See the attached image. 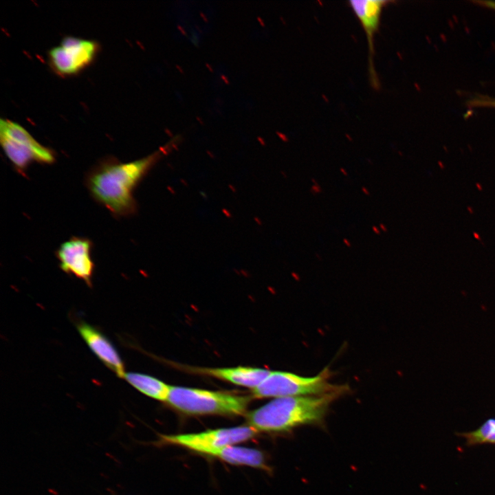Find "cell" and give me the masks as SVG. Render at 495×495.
Returning a JSON list of instances; mask_svg holds the SVG:
<instances>
[{
  "label": "cell",
  "instance_id": "cell-10",
  "mask_svg": "<svg viewBox=\"0 0 495 495\" xmlns=\"http://www.w3.org/2000/svg\"><path fill=\"white\" fill-rule=\"evenodd\" d=\"M348 3L365 32L370 56V72L371 76H374L375 79L376 76L374 75V68L372 63L375 50L374 38L379 30L382 11L390 1L386 0H351Z\"/></svg>",
  "mask_w": 495,
  "mask_h": 495
},
{
  "label": "cell",
  "instance_id": "cell-11",
  "mask_svg": "<svg viewBox=\"0 0 495 495\" xmlns=\"http://www.w3.org/2000/svg\"><path fill=\"white\" fill-rule=\"evenodd\" d=\"M195 373L214 377L232 384L254 389L269 375L270 371L250 366L232 368H191Z\"/></svg>",
  "mask_w": 495,
  "mask_h": 495
},
{
  "label": "cell",
  "instance_id": "cell-20",
  "mask_svg": "<svg viewBox=\"0 0 495 495\" xmlns=\"http://www.w3.org/2000/svg\"><path fill=\"white\" fill-rule=\"evenodd\" d=\"M361 190H362V192L364 195H370L369 190H368L366 187L362 186V188H361Z\"/></svg>",
  "mask_w": 495,
  "mask_h": 495
},
{
  "label": "cell",
  "instance_id": "cell-14",
  "mask_svg": "<svg viewBox=\"0 0 495 495\" xmlns=\"http://www.w3.org/2000/svg\"><path fill=\"white\" fill-rule=\"evenodd\" d=\"M458 435L465 439L468 446L483 443L495 444V419L490 418L476 430L462 432Z\"/></svg>",
  "mask_w": 495,
  "mask_h": 495
},
{
  "label": "cell",
  "instance_id": "cell-12",
  "mask_svg": "<svg viewBox=\"0 0 495 495\" xmlns=\"http://www.w3.org/2000/svg\"><path fill=\"white\" fill-rule=\"evenodd\" d=\"M204 454L219 458L232 465L268 469L264 454L255 448L229 446L207 450Z\"/></svg>",
  "mask_w": 495,
  "mask_h": 495
},
{
  "label": "cell",
  "instance_id": "cell-6",
  "mask_svg": "<svg viewBox=\"0 0 495 495\" xmlns=\"http://www.w3.org/2000/svg\"><path fill=\"white\" fill-rule=\"evenodd\" d=\"M256 432L257 431L250 426H240L208 430L197 433L160 434L157 444L179 446L204 454L209 450L248 441L253 438Z\"/></svg>",
  "mask_w": 495,
  "mask_h": 495
},
{
  "label": "cell",
  "instance_id": "cell-22",
  "mask_svg": "<svg viewBox=\"0 0 495 495\" xmlns=\"http://www.w3.org/2000/svg\"><path fill=\"white\" fill-rule=\"evenodd\" d=\"M311 182H312V184H318V182H317V180H316V179H314V178H312V179H311Z\"/></svg>",
  "mask_w": 495,
  "mask_h": 495
},
{
  "label": "cell",
  "instance_id": "cell-21",
  "mask_svg": "<svg viewBox=\"0 0 495 495\" xmlns=\"http://www.w3.org/2000/svg\"><path fill=\"white\" fill-rule=\"evenodd\" d=\"M340 171L343 175H344V176L348 175L347 171L344 168H340Z\"/></svg>",
  "mask_w": 495,
  "mask_h": 495
},
{
  "label": "cell",
  "instance_id": "cell-23",
  "mask_svg": "<svg viewBox=\"0 0 495 495\" xmlns=\"http://www.w3.org/2000/svg\"><path fill=\"white\" fill-rule=\"evenodd\" d=\"M316 258H317L318 259H320H320L322 258L320 254H319L318 253H316Z\"/></svg>",
  "mask_w": 495,
  "mask_h": 495
},
{
  "label": "cell",
  "instance_id": "cell-3",
  "mask_svg": "<svg viewBox=\"0 0 495 495\" xmlns=\"http://www.w3.org/2000/svg\"><path fill=\"white\" fill-rule=\"evenodd\" d=\"M251 401L248 396L221 391L170 386L166 402L177 410L190 415H239Z\"/></svg>",
  "mask_w": 495,
  "mask_h": 495
},
{
  "label": "cell",
  "instance_id": "cell-17",
  "mask_svg": "<svg viewBox=\"0 0 495 495\" xmlns=\"http://www.w3.org/2000/svg\"><path fill=\"white\" fill-rule=\"evenodd\" d=\"M372 230L375 234H380L381 232L380 229L376 226H372Z\"/></svg>",
  "mask_w": 495,
  "mask_h": 495
},
{
  "label": "cell",
  "instance_id": "cell-5",
  "mask_svg": "<svg viewBox=\"0 0 495 495\" xmlns=\"http://www.w3.org/2000/svg\"><path fill=\"white\" fill-rule=\"evenodd\" d=\"M0 143L14 169L26 175L32 163L52 164L56 161L53 150L39 143L19 124L8 120H0Z\"/></svg>",
  "mask_w": 495,
  "mask_h": 495
},
{
  "label": "cell",
  "instance_id": "cell-13",
  "mask_svg": "<svg viewBox=\"0 0 495 495\" xmlns=\"http://www.w3.org/2000/svg\"><path fill=\"white\" fill-rule=\"evenodd\" d=\"M124 379L138 391L153 399L166 402L170 386L162 381L142 373L126 372Z\"/></svg>",
  "mask_w": 495,
  "mask_h": 495
},
{
  "label": "cell",
  "instance_id": "cell-16",
  "mask_svg": "<svg viewBox=\"0 0 495 495\" xmlns=\"http://www.w3.org/2000/svg\"><path fill=\"white\" fill-rule=\"evenodd\" d=\"M310 190L312 194L317 195V194H320L322 192V188L319 185V184H312Z\"/></svg>",
  "mask_w": 495,
  "mask_h": 495
},
{
  "label": "cell",
  "instance_id": "cell-1",
  "mask_svg": "<svg viewBox=\"0 0 495 495\" xmlns=\"http://www.w3.org/2000/svg\"><path fill=\"white\" fill-rule=\"evenodd\" d=\"M160 152L130 162L112 157L100 160L85 177L92 199L116 218L127 217L137 211L134 191L158 160Z\"/></svg>",
  "mask_w": 495,
  "mask_h": 495
},
{
  "label": "cell",
  "instance_id": "cell-7",
  "mask_svg": "<svg viewBox=\"0 0 495 495\" xmlns=\"http://www.w3.org/2000/svg\"><path fill=\"white\" fill-rule=\"evenodd\" d=\"M98 50L94 41L74 36L65 37L60 43L49 52V60L54 70L64 76L75 74L88 66Z\"/></svg>",
  "mask_w": 495,
  "mask_h": 495
},
{
  "label": "cell",
  "instance_id": "cell-19",
  "mask_svg": "<svg viewBox=\"0 0 495 495\" xmlns=\"http://www.w3.org/2000/svg\"><path fill=\"white\" fill-rule=\"evenodd\" d=\"M380 230H382V232H387V230H388L387 227H386V226H385V224H384V223H380Z\"/></svg>",
  "mask_w": 495,
  "mask_h": 495
},
{
  "label": "cell",
  "instance_id": "cell-9",
  "mask_svg": "<svg viewBox=\"0 0 495 495\" xmlns=\"http://www.w3.org/2000/svg\"><path fill=\"white\" fill-rule=\"evenodd\" d=\"M77 329L84 341L96 356L120 378H124V362L111 342L98 329L80 321Z\"/></svg>",
  "mask_w": 495,
  "mask_h": 495
},
{
  "label": "cell",
  "instance_id": "cell-8",
  "mask_svg": "<svg viewBox=\"0 0 495 495\" xmlns=\"http://www.w3.org/2000/svg\"><path fill=\"white\" fill-rule=\"evenodd\" d=\"M93 242L87 237L73 236L60 244L55 252L60 269L68 275L92 286L95 264L91 257Z\"/></svg>",
  "mask_w": 495,
  "mask_h": 495
},
{
  "label": "cell",
  "instance_id": "cell-4",
  "mask_svg": "<svg viewBox=\"0 0 495 495\" xmlns=\"http://www.w3.org/2000/svg\"><path fill=\"white\" fill-rule=\"evenodd\" d=\"M331 372L324 368L312 377L301 376L287 371H271L263 382L252 390L256 398L320 395L340 390L346 385L330 382Z\"/></svg>",
  "mask_w": 495,
  "mask_h": 495
},
{
  "label": "cell",
  "instance_id": "cell-15",
  "mask_svg": "<svg viewBox=\"0 0 495 495\" xmlns=\"http://www.w3.org/2000/svg\"><path fill=\"white\" fill-rule=\"evenodd\" d=\"M468 106L471 107L495 108V98L478 95L476 97L472 98L468 102Z\"/></svg>",
  "mask_w": 495,
  "mask_h": 495
},
{
  "label": "cell",
  "instance_id": "cell-2",
  "mask_svg": "<svg viewBox=\"0 0 495 495\" xmlns=\"http://www.w3.org/2000/svg\"><path fill=\"white\" fill-rule=\"evenodd\" d=\"M349 387L320 395L274 398L247 414L248 425L257 432H285L296 427L320 423L330 405Z\"/></svg>",
  "mask_w": 495,
  "mask_h": 495
},
{
  "label": "cell",
  "instance_id": "cell-18",
  "mask_svg": "<svg viewBox=\"0 0 495 495\" xmlns=\"http://www.w3.org/2000/svg\"><path fill=\"white\" fill-rule=\"evenodd\" d=\"M343 241L344 244L346 247H351V243L350 242V241H349L348 239L344 238V239H343V241Z\"/></svg>",
  "mask_w": 495,
  "mask_h": 495
}]
</instances>
